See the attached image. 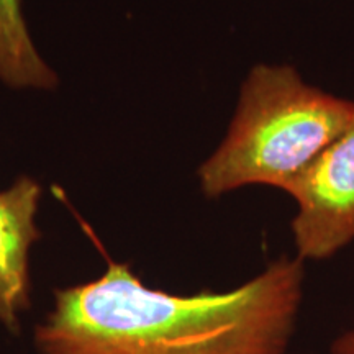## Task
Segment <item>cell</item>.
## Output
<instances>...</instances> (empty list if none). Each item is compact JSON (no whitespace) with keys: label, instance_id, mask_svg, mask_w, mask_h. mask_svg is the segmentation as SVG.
Masks as SVG:
<instances>
[{"label":"cell","instance_id":"obj_1","mask_svg":"<svg viewBox=\"0 0 354 354\" xmlns=\"http://www.w3.org/2000/svg\"><path fill=\"white\" fill-rule=\"evenodd\" d=\"M304 261L281 258L227 292L148 287L107 259L94 281L55 290L35 326L38 354H286L304 297Z\"/></svg>","mask_w":354,"mask_h":354},{"label":"cell","instance_id":"obj_2","mask_svg":"<svg viewBox=\"0 0 354 354\" xmlns=\"http://www.w3.org/2000/svg\"><path fill=\"white\" fill-rule=\"evenodd\" d=\"M354 102L307 86L290 66H256L227 138L198 169L205 196L243 185L284 190L348 127Z\"/></svg>","mask_w":354,"mask_h":354},{"label":"cell","instance_id":"obj_3","mask_svg":"<svg viewBox=\"0 0 354 354\" xmlns=\"http://www.w3.org/2000/svg\"><path fill=\"white\" fill-rule=\"evenodd\" d=\"M284 190L299 207L292 220L299 259H328L354 240V112L348 127Z\"/></svg>","mask_w":354,"mask_h":354},{"label":"cell","instance_id":"obj_4","mask_svg":"<svg viewBox=\"0 0 354 354\" xmlns=\"http://www.w3.org/2000/svg\"><path fill=\"white\" fill-rule=\"evenodd\" d=\"M39 198L41 187L32 177L0 192V325L13 335L32 305L30 250L41 238L35 221Z\"/></svg>","mask_w":354,"mask_h":354},{"label":"cell","instance_id":"obj_5","mask_svg":"<svg viewBox=\"0 0 354 354\" xmlns=\"http://www.w3.org/2000/svg\"><path fill=\"white\" fill-rule=\"evenodd\" d=\"M0 81L7 86L53 88L55 73L35 50L21 0H0Z\"/></svg>","mask_w":354,"mask_h":354},{"label":"cell","instance_id":"obj_6","mask_svg":"<svg viewBox=\"0 0 354 354\" xmlns=\"http://www.w3.org/2000/svg\"><path fill=\"white\" fill-rule=\"evenodd\" d=\"M331 354H354V330L339 335L330 346Z\"/></svg>","mask_w":354,"mask_h":354}]
</instances>
